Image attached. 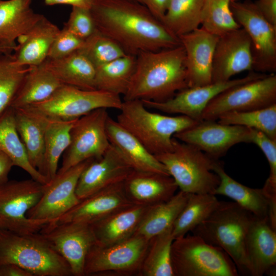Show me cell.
Masks as SVG:
<instances>
[{
    "instance_id": "obj_1",
    "label": "cell",
    "mask_w": 276,
    "mask_h": 276,
    "mask_svg": "<svg viewBox=\"0 0 276 276\" xmlns=\"http://www.w3.org/2000/svg\"><path fill=\"white\" fill-rule=\"evenodd\" d=\"M97 29L116 41L126 54L180 45L172 33L147 9L130 0H99L90 9Z\"/></svg>"
},
{
    "instance_id": "obj_2",
    "label": "cell",
    "mask_w": 276,
    "mask_h": 276,
    "mask_svg": "<svg viewBox=\"0 0 276 276\" xmlns=\"http://www.w3.org/2000/svg\"><path fill=\"white\" fill-rule=\"evenodd\" d=\"M188 87L185 52L180 45L136 55L134 73L123 100L163 102Z\"/></svg>"
},
{
    "instance_id": "obj_3",
    "label": "cell",
    "mask_w": 276,
    "mask_h": 276,
    "mask_svg": "<svg viewBox=\"0 0 276 276\" xmlns=\"http://www.w3.org/2000/svg\"><path fill=\"white\" fill-rule=\"evenodd\" d=\"M255 217L234 201H220L212 213L191 233L223 249L235 263L239 275L251 276L246 241Z\"/></svg>"
},
{
    "instance_id": "obj_4",
    "label": "cell",
    "mask_w": 276,
    "mask_h": 276,
    "mask_svg": "<svg viewBox=\"0 0 276 276\" xmlns=\"http://www.w3.org/2000/svg\"><path fill=\"white\" fill-rule=\"evenodd\" d=\"M119 110L116 121L154 155L171 150L174 134L199 122L151 112L140 100H123Z\"/></svg>"
},
{
    "instance_id": "obj_5",
    "label": "cell",
    "mask_w": 276,
    "mask_h": 276,
    "mask_svg": "<svg viewBox=\"0 0 276 276\" xmlns=\"http://www.w3.org/2000/svg\"><path fill=\"white\" fill-rule=\"evenodd\" d=\"M17 265L33 276L72 275L65 259L39 232L20 235L0 228V265Z\"/></svg>"
},
{
    "instance_id": "obj_6",
    "label": "cell",
    "mask_w": 276,
    "mask_h": 276,
    "mask_svg": "<svg viewBox=\"0 0 276 276\" xmlns=\"http://www.w3.org/2000/svg\"><path fill=\"white\" fill-rule=\"evenodd\" d=\"M155 156L165 166L180 191L213 194L219 184V177L212 169L215 159L174 137L172 150Z\"/></svg>"
},
{
    "instance_id": "obj_7",
    "label": "cell",
    "mask_w": 276,
    "mask_h": 276,
    "mask_svg": "<svg viewBox=\"0 0 276 276\" xmlns=\"http://www.w3.org/2000/svg\"><path fill=\"white\" fill-rule=\"evenodd\" d=\"M174 276H238L237 267L221 248L193 234L174 239L171 245Z\"/></svg>"
},
{
    "instance_id": "obj_8",
    "label": "cell",
    "mask_w": 276,
    "mask_h": 276,
    "mask_svg": "<svg viewBox=\"0 0 276 276\" xmlns=\"http://www.w3.org/2000/svg\"><path fill=\"white\" fill-rule=\"evenodd\" d=\"M45 184L33 178L0 183V228L20 235L40 232L46 220H33L27 213L40 200Z\"/></svg>"
},
{
    "instance_id": "obj_9",
    "label": "cell",
    "mask_w": 276,
    "mask_h": 276,
    "mask_svg": "<svg viewBox=\"0 0 276 276\" xmlns=\"http://www.w3.org/2000/svg\"><path fill=\"white\" fill-rule=\"evenodd\" d=\"M122 103L120 96L116 94L63 84L44 101L24 108L48 118L71 120L99 108L120 110Z\"/></svg>"
},
{
    "instance_id": "obj_10",
    "label": "cell",
    "mask_w": 276,
    "mask_h": 276,
    "mask_svg": "<svg viewBox=\"0 0 276 276\" xmlns=\"http://www.w3.org/2000/svg\"><path fill=\"white\" fill-rule=\"evenodd\" d=\"M149 241L134 234L109 245L95 244L87 255L84 275L139 276Z\"/></svg>"
},
{
    "instance_id": "obj_11",
    "label": "cell",
    "mask_w": 276,
    "mask_h": 276,
    "mask_svg": "<svg viewBox=\"0 0 276 276\" xmlns=\"http://www.w3.org/2000/svg\"><path fill=\"white\" fill-rule=\"evenodd\" d=\"M276 104V75H264L232 87L215 97L202 114V120L217 121L231 112L257 109Z\"/></svg>"
},
{
    "instance_id": "obj_12",
    "label": "cell",
    "mask_w": 276,
    "mask_h": 276,
    "mask_svg": "<svg viewBox=\"0 0 276 276\" xmlns=\"http://www.w3.org/2000/svg\"><path fill=\"white\" fill-rule=\"evenodd\" d=\"M106 108H99L79 118L71 132L70 144L62 155L61 174L71 167L89 159L100 158L110 144L106 122L109 115Z\"/></svg>"
},
{
    "instance_id": "obj_13",
    "label": "cell",
    "mask_w": 276,
    "mask_h": 276,
    "mask_svg": "<svg viewBox=\"0 0 276 276\" xmlns=\"http://www.w3.org/2000/svg\"><path fill=\"white\" fill-rule=\"evenodd\" d=\"M233 16L251 42L252 70L270 74L276 72V28L261 14L254 2H231Z\"/></svg>"
},
{
    "instance_id": "obj_14",
    "label": "cell",
    "mask_w": 276,
    "mask_h": 276,
    "mask_svg": "<svg viewBox=\"0 0 276 276\" xmlns=\"http://www.w3.org/2000/svg\"><path fill=\"white\" fill-rule=\"evenodd\" d=\"M39 232L53 249L67 262L72 275H84L87 255L96 243L90 224L52 221Z\"/></svg>"
},
{
    "instance_id": "obj_15",
    "label": "cell",
    "mask_w": 276,
    "mask_h": 276,
    "mask_svg": "<svg viewBox=\"0 0 276 276\" xmlns=\"http://www.w3.org/2000/svg\"><path fill=\"white\" fill-rule=\"evenodd\" d=\"M250 128L244 126L201 120L173 137L197 148L211 158L218 159L233 146L250 143Z\"/></svg>"
},
{
    "instance_id": "obj_16",
    "label": "cell",
    "mask_w": 276,
    "mask_h": 276,
    "mask_svg": "<svg viewBox=\"0 0 276 276\" xmlns=\"http://www.w3.org/2000/svg\"><path fill=\"white\" fill-rule=\"evenodd\" d=\"M92 159L71 167L45 184L40 200L27 213L33 220H56L75 206L80 200L76 194L79 178Z\"/></svg>"
},
{
    "instance_id": "obj_17",
    "label": "cell",
    "mask_w": 276,
    "mask_h": 276,
    "mask_svg": "<svg viewBox=\"0 0 276 276\" xmlns=\"http://www.w3.org/2000/svg\"><path fill=\"white\" fill-rule=\"evenodd\" d=\"M264 75L250 72L242 78L187 87L179 91L173 97L165 101H142L147 108L156 109L166 113L180 114L200 121L202 120V114L207 105L217 95L232 87L261 77Z\"/></svg>"
},
{
    "instance_id": "obj_18",
    "label": "cell",
    "mask_w": 276,
    "mask_h": 276,
    "mask_svg": "<svg viewBox=\"0 0 276 276\" xmlns=\"http://www.w3.org/2000/svg\"><path fill=\"white\" fill-rule=\"evenodd\" d=\"M251 42L242 28L220 36L214 50L212 83L225 82L245 71H252Z\"/></svg>"
},
{
    "instance_id": "obj_19",
    "label": "cell",
    "mask_w": 276,
    "mask_h": 276,
    "mask_svg": "<svg viewBox=\"0 0 276 276\" xmlns=\"http://www.w3.org/2000/svg\"><path fill=\"white\" fill-rule=\"evenodd\" d=\"M133 171L119 151L110 144L99 158L93 159L82 172L76 189L80 200L111 185L123 182Z\"/></svg>"
},
{
    "instance_id": "obj_20",
    "label": "cell",
    "mask_w": 276,
    "mask_h": 276,
    "mask_svg": "<svg viewBox=\"0 0 276 276\" xmlns=\"http://www.w3.org/2000/svg\"><path fill=\"white\" fill-rule=\"evenodd\" d=\"M218 38L202 27L179 37L185 52L189 87L212 83L213 59Z\"/></svg>"
},
{
    "instance_id": "obj_21",
    "label": "cell",
    "mask_w": 276,
    "mask_h": 276,
    "mask_svg": "<svg viewBox=\"0 0 276 276\" xmlns=\"http://www.w3.org/2000/svg\"><path fill=\"white\" fill-rule=\"evenodd\" d=\"M124 181L80 200L75 206L54 221L91 224L117 210L134 204L127 196Z\"/></svg>"
},
{
    "instance_id": "obj_22",
    "label": "cell",
    "mask_w": 276,
    "mask_h": 276,
    "mask_svg": "<svg viewBox=\"0 0 276 276\" xmlns=\"http://www.w3.org/2000/svg\"><path fill=\"white\" fill-rule=\"evenodd\" d=\"M246 250L251 276L276 273V229L268 219L254 217L247 235Z\"/></svg>"
},
{
    "instance_id": "obj_23",
    "label": "cell",
    "mask_w": 276,
    "mask_h": 276,
    "mask_svg": "<svg viewBox=\"0 0 276 276\" xmlns=\"http://www.w3.org/2000/svg\"><path fill=\"white\" fill-rule=\"evenodd\" d=\"M124 187L133 204L147 206L167 201L178 189L170 175L134 170L124 180Z\"/></svg>"
},
{
    "instance_id": "obj_24",
    "label": "cell",
    "mask_w": 276,
    "mask_h": 276,
    "mask_svg": "<svg viewBox=\"0 0 276 276\" xmlns=\"http://www.w3.org/2000/svg\"><path fill=\"white\" fill-rule=\"evenodd\" d=\"M106 131L110 144L119 151L133 170L169 175L165 166L155 155L109 116L106 122Z\"/></svg>"
},
{
    "instance_id": "obj_25",
    "label": "cell",
    "mask_w": 276,
    "mask_h": 276,
    "mask_svg": "<svg viewBox=\"0 0 276 276\" xmlns=\"http://www.w3.org/2000/svg\"><path fill=\"white\" fill-rule=\"evenodd\" d=\"M148 207L132 204L91 223L90 226L95 244L101 246L109 245L123 241L133 236Z\"/></svg>"
},
{
    "instance_id": "obj_26",
    "label": "cell",
    "mask_w": 276,
    "mask_h": 276,
    "mask_svg": "<svg viewBox=\"0 0 276 276\" xmlns=\"http://www.w3.org/2000/svg\"><path fill=\"white\" fill-rule=\"evenodd\" d=\"M60 30L43 16L17 39L19 43L12 54L14 60L25 66L42 64L47 59L50 48Z\"/></svg>"
},
{
    "instance_id": "obj_27",
    "label": "cell",
    "mask_w": 276,
    "mask_h": 276,
    "mask_svg": "<svg viewBox=\"0 0 276 276\" xmlns=\"http://www.w3.org/2000/svg\"><path fill=\"white\" fill-rule=\"evenodd\" d=\"M33 0H0V46L15 50V40L44 15L35 13Z\"/></svg>"
},
{
    "instance_id": "obj_28",
    "label": "cell",
    "mask_w": 276,
    "mask_h": 276,
    "mask_svg": "<svg viewBox=\"0 0 276 276\" xmlns=\"http://www.w3.org/2000/svg\"><path fill=\"white\" fill-rule=\"evenodd\" d=\"M212 169L220 179L214 195L229 197L256 217L269 219L270 204L262 188H250L237 181L225 172L218 159L214 160Z\"/></svg>"
},
{
    "instance_id": "obj_29",
    "label": "cell",
    "mask_w": 276,
    "mask_h": 276,
    "mask_svg": "<svg viewBox=\"0 0 276 276\" xmlns=\"http://www.w3.org/2000/svg\"><path fill=\"white\" fill-rule=\"evenodd\" d=\"M13 109L16 129L29 160L41 174L44 152L45 117L27 108Z\"/></svg>"
},
{
    "instance_id": "obj_30",
    "label": "cell",
    "mask_w": 276,
    "mask_h": 276,
    "mask_svg": "<svg viewBox=\"0 0 276 276\" xmlns=\"http://www.w3.org/2000/svg\"><path fill=\"white\" fill-rule=\"evenodd\" d=\"M43 63L62 84L96 89V67L79 50L61 58H47Z\"/></svg>"
},
{
    "instance_id": "obj_31",
    "label": "cell",
    "mask_w": 276,
    "mask_h": 276,
    "mask_svg": "<svg viewBox=\"0 0 276 276\" xmlns=\"http://www.w3.org/2000/svg\"><path fill=\"white\" fill-rule=\"evenodd\" d=\"M63 85L43 62L29 70L10 107L22 108L44 101Z\"/></svg>"
},
{
    "instance_id": "obj_32",
    "label": "cell",
    "mask_w": 276,
    "mask_h": 276,
    "mask_svg": "<svg viewBox=\"0 0 276 276\" xmlns=\"http://www.w3.org/2000/svg\"><path fill=\"white\" fill-rule=\"evenodd\" d=\"M44 117V152L41 174L50 182L57 174L59 159L70 144L71 130L78 119L64 120Z\"/></svg>"
},
{
    "instance_id": "obj_33",
    "label": "cell",
    "mask_w": 276,
    "mask_h": 276,
    "mask_svg": "<svg viewBox=\"0 0 276 276\" xmlns=\"http://www.w3.org/2000/svg\"><path fill=\"white\" fill-rule=\"evenodd\" d=\"M0 151L10 159L14 166L23 169L32 178L42 184L49 182L31 164L16 129L14 110L10 107L0 115Z\"/></svg>"
},
{
    "instance_id": "obj_34",
    "label": "cell",
    "mask_w": 276,
    "mask_h": 276,
    "mask_svg": "<svg viewBox=\"0 0 276 276\" xmlns=\"http://www.w3.org/2000/svg\"><path fill=\"white\" fill-rule=\"evenodd\" d=\"M189 194L180 191L167 201L148 206L134 234L149 240L172 226Z\"/></svg>"
},
{
    "instance_id": "obj_35",
    "label": "cell",
    "mask_w": 276,
    "mask_h": 276,
    "mask_svg": "<svg viewBox=\"0 0 276 276\" xmlns=\"http://www.w3.org/2000/svg\"><path fill=\"white\" fill-rule=\"evenodd\" d=\"M135 61L136 56L126 54L97 67L96 89L124 96L134 73Z\"/></svg>"
},
{
    "instance_id": "obj_36",
    "label": "cell",
    "mask_w": 276,
    "mask_h": 276,
    "mask_svg": "<svg viewBox=\"0 0 276 276\" xmlns=\"http://www.w3.org/2000/svg\"><path fill=\"white\" fill-rule=\"evenodd\" d=\"M215 196L209 193L189 194L186 204L172 225L174 239L191 232L212 213L220 202Z\"/></svg>"
},
{
    "instance_id": "obj_37",
    "label": "cell",
    "mask_w": 276,
    "mask_h": 276,
    "mask_svg": "<svg viewBox=\"0 0 276 276\" xmlns=\"http://www.w3.org/2000/svg\"><path fill=\"white\" fill-rule=\"evenodd\" d=\"M205 0H170L162 22L179 37L201 25Z\"/></svg>"
},
{
    "instance_id": "obj_38",
    "label": "cell",
    "mask_w": 276,
    "mask_h": 276,
    "mask_svg": "<svg viewBox=\"0 0 276 276\" xmlns=\"http://www.w3.org/2000/svg\"><path fill=\"white\" fill-rule=\"evenodd\" d=\"M172 226L149 240L139 276H174L171 259Z\"/></svg>"
},
{
    "instance_id": "obj_39",
    "label": "cell",
    "mask_w": 276,
    "mask_h": 276,
    "mask_svg": "<svg viewBox=\"0 0 276 276\" xmlns=\"http://www.w3.org/2000/svg\"><path fill=\"white\" fill-rule=\"evenodd\" d=\"M217 121L222 124L257 130L276 140V104L249 111L226 113L221 116Z\"/></svg>"
},
{
    "instance_id": "obj_40",
    "label": "cell",
    "mask_w": 276,
    "mask_h": 276,
    "mask_svg": "<svg viewBox=\"0 0 276 276\" xmlns=\"http://www.w3.org/2000/svg\"><path fill=\"white\" fill-rule=\"evenodd\" d=\"M29 70L17 63L12 54L0 55V115L10 107Z\"/></svg>"
},
{
    "instance_id": "obj_41",
    "label": "cell",
    "mask_w": 276,
    "mask_h": 276,
    "mask_svg": "<svg viewBox=\"0 0 276 276\" xmlns=\"http://www.w3.org/2000/svg\"><path fill=\"white\" fill-rule=\"evenodd\" d=\"M233 1L235 0H205L201 27L218 36L241 28L231 9Z\"/></svg>"
},
{
    "instance_id": "obj_42",
    "label": "cell",
    "mask_w": 276,
    "mask_h": 276,
    "mask_svg": "<svg viewBox=\"0 0 276 276\" xmlns=\"http://www.w3.org/2000/svg\"><path fill=\"white\" fill-rule=\"evenodd\" d=\"M251 129V128H250ZM250 143L258 146L264 154L269 166V176L262 188L270 204L269 219L276 223V140L264 133L251 129Z\"/></svg>"
},
{
    "instance_id": "obj_43",
    "label": "cell",
    "mask_w": 276,
    "mask_h": 276,
    "mask_svg": "<svg viewBox=\"0 0 276 276\" xmlns=\"http://www.w3.org/2000/svg\"><path fill=\"white\" fill-rule=\"evenodd\" d=\"M79 51L96 68L126 54L116 41L97 29L84 40Z\"/></svg>"
},
{
    "instance_id": "obj_44",
    "label": "cell",
    "mask_w": 276,
    "mask_h": 276,
    "mask_svg": "<svg viewBox=\"0 0 276 276\" xmlns=\"http://www.w3.org/2000/svg\"><path fill=\"white\" fill-rule=\"evenodd\" d=\"M63 27L84 40L97 30L90 9L78 7H72Z\"/></svg>"
},
{
    "instance_id": "obj_45",
    "label": "cell",
    "mask_w": 276,
    "mask_h": 276,
    "mask_svg": "<svg viewBox=\"0 0 276 276\" xmlns=\"http://www.w3.org/2000/svg\"><path fill=\"white\" fill-rule=\"evenodd\" d=\"M84 40L63 27L55 38L47 58L58 59L64 57L79 50Z\"/></svg>"
},
{
    "instance_id": "obj_46",
    "label": "cell",
    "mask_w": 276,
    "mask_h": 276,
    "mask_svg": "<svg viewBox=\"0 0 276 276\" xmlns=\"http://www.w3.org/2000/svg\"><path fill=\"white\" fill-rule=\"evenodd\" d=\"M254 4L263 17L276 28V0H257Z\"/></svg>"
},
{
    "instance_id": "obj_47",
    "label": "cell",
    "mask_w": 276,
    "mask_h": 276,
    "mask_svg": "<svg viewBox=\"0 0 276 276\" xmlns=\"http://www.w3.org/2000/svg\"><path fill=\"white\" fill-rule=\"evenodd\" d=\"M150 13L159 21H162L170 0H141Z\"/></svg>"
},
{
    "instance_id": "obj_48",
    "label": "cell",
    "mask_w": 276,
    "mask_h": 276,
    "mask_svg": "<svg viewBox=\"0 0 276 276\" xmlns=\"http://www.w3.org/2000/svg\"><path fill=\"white\" fill-rule=\"evenodd\" d=\"M99 0H44L46 5H68L72 7H78L91 9Z\"/></svg>"
},
{
    "instance_id": "obj_49",
    "label": "cell",
    "mask_w": 276,
    "mask_h": 276,
    "mask_svg": "<svg viewBox=\"0 0 276 276\" xmlns=\"http://www.w3.org/2000/svg\"><path fill=\"white\" fill-rule=\"evenodd\" d=\"M0 276H33V275L17 265L6 264L0 265Z\"/></svg>"
},
{
    "instance_id": "obj_50",
    "label": "cell",
    "mask_w": 276,
    "mask_h": 276,
    "mask_svg": "<svg viewBox=\"0 0 276 276\" xmlns=\"http://www.w3.org/2000/svg\"><path fill=\"white\" fill-rule=\"evenodd\" d=\"M13 166L10 159L0 151V183L8 180V175Z\"/></svg>"
},
{
    "instance_id": "obj_51",
    "label": "cell",
    "mask_w": 276,
    "mask_h": 276,
    "mask_svg": "<svg viewBox=\"0 0 276 276\" xmlns=\"http://www.w3.org/2000/svg\"><path fill=\"white\" fill-rule=\"evenodd\" d=\"M12 49L8 47L0 46V55L10 54L12 53Z\"/></svg>"
},
{
    "instance_id": "obj_52",
    "label": "cell",
    "mask_w": 276,
    "mask_h": 276,
    "mask_svg": "<svg viewBox=\"0 0 276 276\" xmlns=\"http://www.w3.org/2000/svg\"><path fill=\"white\" fill-rule=\"evenodd\" d=\"M130 1H134V2H138V3H140L142 4V2H141V0H130Z\"/></svg>"
}]
</instances>
